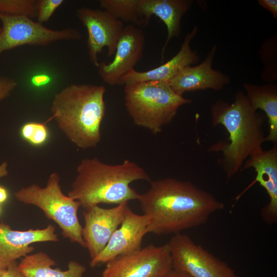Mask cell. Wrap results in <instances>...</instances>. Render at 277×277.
Listing matches in <instances>:
<instances>
[{
  "label": "cell",
  "instance_id": "6da1fadb",
  "mask_svg": "<svg viewBox=\"0 0 277 277\" xmlns=\"http://www.w3.org/2000/svg\"><path fill=\"white\" fill-rule=\"evenodd\" d=\"M150 183L149 189L137 199L149 220L148 233H181L205 224L225 207L214 195L189 181L166 177Z\"/></svg>",
  "mask_w": 277,
  "mask_h": 277
},
{
  "label": "cell",
  "instance_id": "7a4b0ae2",
  "mask_svg": "<svg viewBox=\"0 0 277 277\" xmlns=\"http://www.w3.org/2000/svg\"><path fill=\"white\" fill-rule=\"evenodd\" d=\"M211 112L213 126L221 124L229 136L228 142L217 143L209 151L223 152L220 163L229 180L241 171L247 159L262 149L266 137L263 130L265 116L252 108L241 91L237 92L230 104L217 101L211 106Z\"/></svg>",
  "mask_w": 277,
  "mask_h": 277
},
{
  "label": "cell",
  "instance_id": "3957f363",
  "mask_svg": "<svg viewBox=\"0 0 277 277\" xmlns=\"http://www.w3.org/2000/svg\"><path fill=\"white\" fill-rule=\"evenodd\" d=\"M76 172L67 195L78 201L84 210L102 203L117 205L137 200L140 194L130 184L139 180L151 181L144 168L129 160L110 165L97 157L85 158Z\"/></svg>",
  "mask_w": 277,
  "mask_h": 277
},
{
  "label": "cell",
  "instance_id": "277c9868",
  "mask_svg": "<svg viewBox=\"0 0 277 277\" xmlns=\"http://www.w3.org/2000/svg\"><path fill=\"white\" fill-rule=\"evenodd\" d=\"M103 85L71 84L56 93L51 117L77 147H95L101 140V125L106 110Z\"/></svg>",
  "mask_w": 277,
  "mask_h": 277
},
{
  "label": "cell",
  "instance_id": "5b68a950",
  "mask_svg": "<svg viewBox=\"0 0 277 277\" xmlns=\"http://www.w3.org/2000/svg\"><path fill=\"white\" fill-rule=\"evenodd\" d=\"M125 106L133 123L160 133L182 106L191 101L176 93L168 82L147 81L125 85Z\"/></svg>",
  "mask_w": 277,
  "mask_h": 277
},
{
  "label": "cell",
  "instance_id": "8992f818",
  "mask_svg": "<svg viewBox=\"0 0 277 277\" xmlns=\"http://www.w3.org/2000/svg\"><path fill=\"white\" fill-rule=\"evenodd\" d=\"M60 181V175L53 172L45 187L32 184L16 191L14 196L19 202L40 209L47 219L58 226L64 238L86 248L82 236L83 227L77 216L81 204L63 193Z\"/></svg>",
  "mask_w": 277,
  "mask_h": 277
},
{
  "label": "cell",
  "instance_id": "52a82bcc",
  "mask_svg": "<svg viewBox=\"0 0 277 277\" xmlns=\"http://www.w3.org/2000/svg\"><path fill=\"white\" fill-rule=\"evenodd\" d=\"M0 54L24 45L46 46L61 41H75L82 38L77 29L48 28L24 16L0 14Z\"/></svg>",
  "mask_w": 277,
  "mask_h": 277
},
{
  "label": "cell",
  "instance_id": "ba28073f",
  "mask_svg": "<svg viewBox=\"0 0 277 277\" xmlns=\"http://www.w3.org/2000/svg\"><path fill=\"white\" fill-rule=\"evenodd\" d=\"M167 244L174 270L191 277H239L225 262L195 243L187 234H175Z\"/></svg>",
  "mask_w": 277,
  "mask_h": 277
},
{
  "label": "cell",
  "instance_id": "9c48e42d",
  "mask_svg": "<svg viewBox=\"0 0 277 277\" xmlns=\"http://www.w3.org/2000/svg\"><path fill=\"white\" fill-rule=\"evenodd\" d=\"M172 269L167 244H150L106 263L101 277H163Z\"/></svg>",
  "mask_w": 277,
  "mask_h": 277
},
{
  "label": "cell",
  "instance_id": "30bf717a",
  "mask_svg": "<svg viewBox=\"0 0 277 277\" xmlns=\"http://www.w3.org/2000/svg\"><path fill=\"white\" fill-rule=\"evenodd\" d=\"M77 18L86 28L89 60L95 67L99 65L98 55L104 47L108 56L114 54L117 41L124 27L123 22L103 9L82 7L76 10Z\"/></svg>",
  "mask_w": 277,
  "mask_h": 277
},
{
  "label": "cell",
  "instance_id": "8fae6325",
  "mask_svg": "<svg viewBox=\"0 0 277 277\" xmlns=\"http://www.w3.org/2000/svg\"><path fill=\"white\" fill-rule=\"evenodd\" d=\"M145 37L143 31L133 25L124 26L117 41L114 57L108 63H99L97 73L110 86L117 85L120 79L134 67L143 56Z\"/></svg>",
  "mask_w": 277,
  "mask_h": 277
},
{
  "label": "cell",
  "instance_id": "7c38bea8",
  "mask_svg": "<svg viewBox=\"0 0 277 277\" xmlns=\"http://www.w3.org/2000/svg\"><path fill=\"white\" fill-rule=\"evenodd\" d=\"M128 207L125 202L110 208L96 205L83 211L82 236L91 259L104 249L122 223Z\"/></svg>",
  "mask_w": 277,
  "mask_h": 277
},
{
  "label": "cell",
  "instance_id": "4fadbf2b",
  "mask_svg": "<svg viewBox=\"0 0 277 277\" xmlns=\"http://www.w3.org/2000/svg\"><path fill=\"white\" fill-rule=\"evenodd\" d=\"M148 224L146 215L135 213L129 207L120 227L112 234L104 249L91 260L90 267L95 268L117 256L140 249L143 239L148 233Z\"/></svg>",
  "mask_w": 277,
  "mask_h": 277
},
{
  "label": "cell",
  "instance_id": "5bb4252c",
  "mask_svg": "<svg viewBox=\"0 0 277 277\" xmlns=\"http://www.w3.org/2000/svg\"><path fill=\"white\" fill-rule=\"evenodd\" d=\"M252 167L256 172L254 181L239 195L242 194L255 183H259L267 192L269 203L262 208L260 213L263 221L268 225L277 222V143L268 150H261L250 156L242 166L241 171Z\"/></svg>",
  "mask_w": 277,
  "mask_h": 277
},
{
  "label": "cell",
  "instance_id": "9a60e30c",
  "mask_svg": "<svg viewBox=\"0 0 277 277\" xmlns=\"http://www.w3.org/2000/svg\"><path fill=\"white\" fill-rule=\"evenodd\" d=\"M216 49V46H213L201 64L184 68L168 82L175 93L182 95L187 91L208 89L219 90L230 82L229 76L212 68Z\"/></svg>",
  "mask_w": 277,
  "mask_h": 277
},
{
  "label": "cell",
  "instance_id": "2e32d148",
  "mask_svg": "<svg viewBox=\"0 0 277 277\" xmlns=\"http://www.w3.org/2000/svg\"><path fill=\"white\" fill-rule=\"evenodd\" d=\"M59 240L55 227L51 224L43 229L16 230L0 223V260L11 262L23 258L34 249L31 244L56 242Z\"/></svg>",
  "mask_w": 277,
  "mask_h": 277
},
{
  "label": "cell",
  "instance_id": "e0dca14e",
  "mask_svg": "<svg viewBox=\"0 0 277 277\" xmlns=\"http://www.w3.org/2000/svg\"><path fill=\"white\" fill-rule=\"evenodd\" d=\"M197 31V26H195L191 32L185 36L177 53L168 62L146 71H137L133 69L120 79L117 85L125 86L130 84L154 81L168 82L184 68L197 63L199 56L197 52L192 51L190 46V42Z\"/></svg>",
  "mask_w": 277,
  "mask_h": 277
},
{
  "label": "cell",
  "instance_id": "ac0fdd59",
  "mask_svg": "<svg viewBox=\"0 0 277 277\" xmlns=\"http://www.w3.org/2000/svg\"><path fill=\"white\" fill-rule=\"evenodd\" d=\"M193 4L191 0H140V7L146 26L151 17L155 15L166 26L167 36L161 50L162 62L169 42L179 37L181 19Z\"/></svg>",
  "mask_w": 277,
  "mask_h": 277
},
{
  "label": "cell",
  "instance_id": "d6986e66",
  "mask_svg": "<svg viewBox=\"0 0 277 277\" xmlns=\"http://www.w3.org/2000/svg\"><path fill=\"white\" fill-rule=\"evenodd\" d=\"M56 265L47 253L38 252L22 258L18 267L25 277H83L86 271L85 266L74 260L69 261L65 270L53 268Z\"/></svg>",
  "mask_w": 277,
  "mask_h": 277
},
{
  "label": "cell",
  "instance_id": "ffe728a7",
  "mask_svg": "<svg viewBox=\"0 0 277 277\" xmlns=\"http://www.w3.org/2000/svg\"><path fill=\"white\" fill-rule=\"evenodd\" d=\"M246 96L252 108L264 111L269 124V133L265 141L277 143V85H244Z\"/></svg>",
  "mask_w": 277,
  "mask_h": 277
},
{
  "label": "cell",
  "instance_id": "44dd1931",
  "mask_svg": "<svg viewBox=\"0 0 277 277\" xmlns=\"http://www.w3.org/2000/svg\"><path fill=\"white\" fill-rule=\"evenodd\" d=\"M140 0H101L100 6L115 18L137 27L146 26Z\"/></svg>",
  "mask_w": 277,
  "mask_h": 277
},
{
  "label": "cell",
  "instance_id": "7402d4cb",
  "mask_svg": "<svg viewBox=\"0 0 277 277\" xmlns=\"http://www.w3.org/2000/svg\"><path fill=\"white\" fill-rule=\"evenodd\" d=\"M36 0H0V14L36 17Z\"/></svg>",
  "mask_w": 277,
  "mask_h": 277
},
{
  "label": "cell",
  "instance_id": "603a6c76",
  "mask_svg": "<svg viewBox=\"0 0 277 277\" xmlns=\"http://www.w3.org/2000/svg\"><path fill=\"white\" fill-rule=\"evenodd\" d=\"M22 137L33 145L39 146L44 144L48 138V131L46 123L28 122L22 127Z\"/></svg>",
  "mask_w": 277,
  "mask_h": 277
},
{
  "label": "cell",
  "instance_id": "cb8c5ba5",
  "mask_svg": "<svg viewBox=\"0 0 277 277\" xmlns=\"http://www.w3.org/2000/svg\"><path fill=\"white\" fill-rule=\"evenodd\" d=\"M264 43L269 56H268L263 50H261L262 52L261 56L265 64V69L262 72V77L264 80H267L266 81H276L277 75L276 63L275 62L276 53V38L267 39Z\"/></svg>",
  "mask_w": 277,
  "mask_h": 277
},
{
  "label": "cell",
  "instance_id": "d4e9b609",
  "mask_svg": "<svg viewBox=\"0 0 277 277\" xmlns=\"http://www.w3.org/2000/svg\"><path fill=\"white\" fill-rule=\"evenodd\" d=\"M64 2L63 0H36L37 22L43 24L49 21Z\"/></svg>",
  "mask_w": 277,
  "mask_h": 277
},
{
  "label": "cell",
  "instance_id": "484cf974",
  "mask_svg": "<svg viewBox=\"0 0 277 277\" xmlns=\"http://www.w3.org/2000/svg\"><path fill=\"white\" fill-rule=\"evenodd\" d=\"M17 85V82L15 79L0 76V102L9 97Z\"/></svg>",
  "mask_w": 277,
  "mask_h": 277
},
{
  "label": "cell",
  "instance_id": "4316f807",
  "mask_svg": "<svg viewBox=\"0 0 277 277\" xmlns=\"http://www.w3.org/2000/svg\"><path fill=\"white\" fill-rule=\"evenodd\" d=\"M1 277H25L19 271L16 261L11 262Z\"/></svg>",
  "mask_w": 277,
  "mask_h": 277
},
{
  "label": "cell",
  "instance_id": "83f0119b",
  "mask_svg": "<svg viewBox=\"0 0 277 277\" xmlns=\"http://www.w3.org/2000/svg\"><path fill=\"white\" fill-rule=\"evenodd\" d=\"M258 3L263 8L270 11L274 18H277L276 0H259Z\"/></svg>",
  "mask_w": 277,
  "mask_h": 277
},
{
  "label": "cell",
  "instance_id": "f1b7e54d",
  "mask_svg": "<svg viewBox=\"0 0 277 277\" xmlns=\"http://www.w3.org/2000/svg\"><path fill=\"white\" fill-rule=\"evenodd\" d=\"M163 277H191L189 274L180 271L171 269Z\"/></svg>",
  "mask_w": 277,
  "mask_h": 277
},
{
  "label": "cell",
  "instance_id": "f546056e",
  "mask_svg": "<svg viewBox=\"0 0 277 277\" xmlns=\"http://www.w3.org/2000/svg\"><path fill=\"white\" fill-rule=\"evenodd\" d=\"M8 174V163L5 162L0 164V178L7 176Z\"/></svg>",
  "mask_w": 277,
  "mask_h": 277
},
{
  "label": "cell",
  "instance_id": "4dcf8cb0",
  "mask_svg": "<svg viewBox=\"0 0 277 277\" xmlns=\"http://www.w3.org/2000/svg\"><path fill=\"white\" fill-rule=\"evenodd\" d=\"M38 80L39 81H38L35 84V85H42L43 84H45V83L47 82V80H48V77H46V76H44V75H40L39 76H36L34 77L33 82L38 81Z\"/></svg>",
  "mask_w": 277,
  "mask_h": 277
},
{
  "label": "cell",
  "instance_id": "1f68e13d",
  "mask_svg": "<svg viewBox=\"0 0 277 277\" xmlns=\"http://www.w3.org/2000/svg\"><path fill=\"white\" fill-rule=\"evenodd\" d=\"M8 197V193L6 189L0 186V203L4 202Z\"/></svg>",
  "mask_w": 277,
  "mask_h": 277
},
{
  "label": "cell",
  "instance_id": "d6a6232c",
  "mask_svg": "<svg viewBox=\"0 0 277 277\" xmlns=\"http://www.w3.org/2000/svg\"><path fill=\"white\" fill-rule=\"evenodd\" d=\"M10 263L0 260V277L3 274Z\"/></svg>",
  "mask_w": 277,
  "mask_h": 277
},
{
  "label": "cell",
  "instance_id": "836d02e7",
  "mask_svg": "<svg viewBox=\"0 0 277 277\" xmlns=\"http://www.w3.org/2000/svg\"><path fill=\"white\" fill-rule=\"evenodd\" d=\"M0 212H1V208H0Z\"/></svg>",
  "mask_w": 277,
  "mask_h": 277
}]
</instances>
